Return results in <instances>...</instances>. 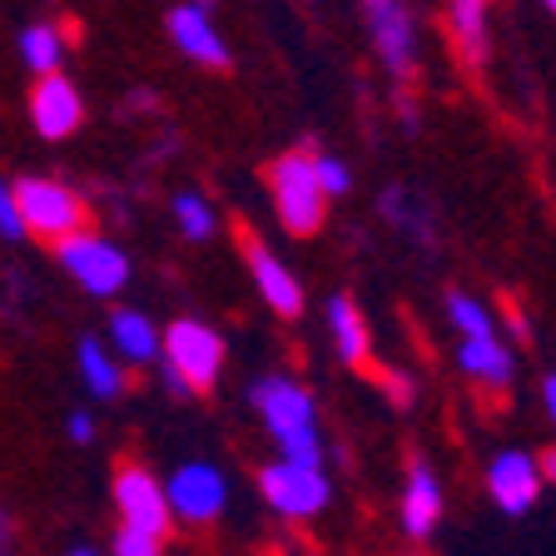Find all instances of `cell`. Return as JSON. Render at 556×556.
Masks as SVG:
<instances>
[{"label":"cell","mask_w":556,"mask_h":556,"mask_svg":"<svg viewBox=\"0 0 556 556\" xmlns=\"http://www.w3.org/2000/svg\"><path fill=\"white\" fill-rule=\"evenodd\" d=\"M258 497L289 521H308L328 507L333 486H328L324 463H303V457H274L258 467Z\"/></svg>","instance_id":"obj_4"},{"label":"cell","mask_w":556,"mask_h":556,"mask_svg":"<svg viewBox=\"0 0 556 556\" xmlns=\"http://www.w3.org/2000/svg\"><path fill=\"white\" fill-rule=\"evenodd\" d=\"M268 194H274L278 224L299 239L324 229L328 214V194L318 185V169H313V150H289L268 164Z\"/></svg>","instance_id":"obj_3"},{"label":"cell","mask_w":556,"mask_h":556,"mask_svg":"<svg viewBox=\"0 0 556 556\" xmlns=\"http://www.w3.org/2000/svg\"><path fill=\"white\" fill-rule=\"evenodd\" d=\"M55 258L90 299H115L129 283V254L119 243L104 239V233H90V229L65 233V239L55 243Z\"/></svg>","instance_id":"obj_5"},{"label":"cell","mask_w":556,"mask_h":556,"mask_svg":"<svg viewBox=\"0 0 556 556\" xmlns=\"http://www.w3.org/2000/svg\"><path fill=\"white\" fill-rule=\"evenodd\" d=\"M542 5H546V11H552V15H556V0H542Z\"/></svg>","instance_id":"obj_34"},{"label":"cell","mask_w":556,"mask_h":556,"mask_svg":"<svg viewBox=\"0 0 556 556\" xmlns=\"http://www.w3.org/2000/svg\"><path fill=\"white\" fill-rule=\"evenodd\" d=\"M65 556H100L94 546H75V552H65Z\"/></svg>","instance_id":"obj_32"},{"label":"cell","mask_w":556,"mask_h":556,"mask_svg":"<svg viewBox=\"0 0 556 556\" xmlns=\"http://www.w3.org/2000/svg\"><path fill=\"white\" fill-rule=\"evenodd\" d=\"M542 486H546V477H542V467H536L532 452L507 447L486 463V497L497 502V511H507V517L532 511L536 497H542Z\"/></svg>","instance_id":"obj_10"},{"label":"cell","mask_w":556,"mask_h":556,"mask_svg":"<svg viewBox=\"0 0 556 556\" xmlns=\"http://www.w3.org/2000/svg\"><path fill=\"white\" fill-rule=\"evenodd\" d=\"M85 119V100L75 90L65 70H50V75H35L30 90V125L40 139H70Z\"/></svg>","instance_id":"obj_11"},{"label":"cell","mask_w":556,"mask_h":556,"mask_svg":"<svg viewBox=\"0 0 556 556\" xmlns=\"http://www.w3.org/2000/svg\"><path fill=\"white\" fill-rule=\"evenodd\" d=\"M542 403H546V417H552V428H556V372H546V382H542Z\"/></svg>","instance_id":"obj_29"},{"label":"cell","mask_w":556,"mask_h":556,"mask_svg":"<svg viewBox=\"0 0 556 556\" xmlns=\"http://www.w3.org/2000/svg\"><path fill=\"white\" fill-rule=\"evenodd\" d=\"M249 407L268 428L278 457H303V463H324V438H318V403L289 372H264L249 382Z\"/></svg>","instance_id":"obj_1"},{"label":"cell","mask_w":556,"mask_h":556,"mask_svg":"<svg viewBox=\"0 0 556 556\" xmlns=\"http://www.w3.org/2000/svg\"><path fill=\"white\" fill-rule=\"evenodd\" d=\"M442 313H447V324L457 328V333H463V338L497 333V318H492V308H486L482 299H472V293H447V303H442Z\"/></svg>","instance_id":"obj_21"},{"label":"cell","mask_w":556,"mask_h":556,"mask_svg":"<svg viewBox=\"0 0 556 556\" xmlns=\"http://www.w3.org/2000/svg\"><path fill=\"white\" fill-rule=\"evenodd\" d=\"M486 11H492V0H447L452 40L467 55V65H482L486 60Z\"/></svg>","instance_id":"obj_19"},{"label":"cell","mask_w":556,"mask_h":556,"mask_svg":"<svg viewBox=\"0 0 556 556\" xmlns=\"http://www.w3.org/2000/svg\"><path fill=\"white\" fill-rule=\"evenodd\" d=\"M388 397H393L397 407H407V403H413V382L397 378V372H393V378H388Z\"/></svg>","instance_id":"obj_28"},{"label":"cell","mask_w":556,"mask_h":556,"mask_svg":"<svg viewBox=\"0 0 556 556\" xmlns=\"http://www.w3.org/2000/svg\"><path fill=\"white\" fill-rule=\"evenodd\" d=\"M164 30H169L174 50L185 60H194V65H208V70L229 65V40L219 35L214 15H208L204 5H194V0H179V5L164 15Z\"/></svg>","instance_id":"obj_12"},{"label":"cell","mask_w":556,"mask_h":556,"mask_svg":"<svg viewBox=\"0 0 556 556\" xmlns=\"http://www.w3.org/2000/svg\"><path fill=\"white\" fill-rule=\"evenodd\" d=\"M313 169H318V185H324L328 199H343L353 189V169L343 160H333V154H313Z\"/></svg>","instance_id":"obj_25"},{"label":"cell","mask_w":556,"mask_h":556,"mask_svg":"<svg viewBox=\"0 0 556 556\" xmlns=\"http://www.w3.org/2000/svg\"><path fill=\"white\" fill-rule=\"evenodd\" d=\"M15 208L30 239H50L60 243L65 233L85 229V199L60 179H15Z\"/></svg>","instance_id":"obj_6"},{"label":"cell","mask_w":556,"mask_h":556,"mask_svg":"<svg viewBox=\"0 0 556 556\" xmlns=\"http://www.w3.org/2000/svg\"><path fill=\"white\" fill-rule=\"evenodd\" d=\"M164 497H169V511L179 521L208 527V521H219L224 507H229V477L214 463H179L164 477Z\"/></svg>","instance_id":"obj_7"},{"label":"cell","mask_w":556,"mask_h":556,"mask_svg":"<svg viewBox=\"0 0 556 556\" xmlns=\"http://www.w3.org/2000/svg\"><path fill=\"white\" fill-rule=\"evenodd\" d=\"M110 348H115L125 363L150 368V363H160V353H164V333H160V324H154L150 313L115 308L110 313Z\"/></svg>","instance_id":"obj_15"},{"label":"cell","mask_w":556,"mask_h":556,"mask_svg":"<svg viewBox=\"0 0 556 556\" xmlns=\"http://www.w3.org/2000/svg\"><path fill=\"white\" fill-rule=\"evenodd\" d=\"M457 368L472 382H482V388H507L517 363H511V348L497 333H482V338H463L457 343Z\"/></svg>","instance_id":"obj_17"},{"label":"cell","mask_w":556,"mask_h":556,"mask_svg":"<svg viewBox=\"0 0 556 556\" xmlns=\"http://www.w3.org/2000/svg\"><path fill=\"white\" fill-rule=\"evenodd\" d=\"M243 258H249V274H254V289L264 293V303L278 313V318H299L303 313V283L283 258L268 249L264 239H243Z\"/></svg>","instance_id":"obj_13"},{"label":"cell","mask_w":556,"mask_h":556,"mask_svg":"<svg viewBox=\"0 0 556 556\" xmlns=\"http://www.w3.org/2000/svg\"><path fill=\"white\" fill-rule=\"evenodd\" d=\"M536 467H542V477H546V486L556 482V447L546 452V457H536Z\"/></svg>","instance_id":"obj_30"},{"label":"cell","mask_w":556,"mask_h":556,"mask_svg":"<svg viewBox=\"0 0 556 556\" xmlns=\"http://www.w3.org/2000/svg\"><path fill=\"white\" fill-rule=\"evenodd\" d=\"M11 552V517H5V507H0V556Z\"/></svg>","instance_id":"obj_31"},{"label":"cell","mask_w":556,"mask_h":556,"mask_svg":"<svg viewBox=\"0 0 556 556\" xmlns=\"http://www.w3.org/2000/svg\"><path fill=\"white\" fill-rule=\"evenodd\" d=\"M110 556H164V536L160 532H144V527H129V521H119Z\"/></svg>","instance_id":"obj_24"},{"label":"cell","mask_w":556,"mask_h":556,"mask_svg":"<svg viewBox=\"0 0 556 556\" xmlns=\"http://www.w3.org/2000/svg\"><path fill=\"white\" fill-rule=\"evenodd\" d=\"M378 208H382V219L393 224V229H407L417 243H422V249L432 243V224L417 214V204H413V194H407V189H382Z\"/></svg>","instance_id":"obj_22"},{"label":"cell","mask_w":556,"mask_h":556,"mask_svg":"<svg viewBox=\"0 0 556 556\" xmlns=\"http://www.w3.org/2000/svg\"><path fill=\"white\" fill-rule=\"evenodd\" d=\"M174 224H179V233L194 243H204L208 233H214V204H208L204 194H174Z\"/></svg>","instance_id":"obj_23"},{"label":"cell","mask_w":556,"mask_h":556,"mask_svg":"<svg viewBox=\"0 0 556 556\" xmlns=\"http://www.w3.org/2000/svg\"><path fill=\"white\" fill-rule=\"evenodd\" d=\"M224 372V338L219 328L199 324V318H179L164 328V353H160V378L169 393H208Z\"/></svg>","instance_id":"obj_2"},{"label":"cell","mask_w":556,"mask_h":556,"mask_svg":"<svg viewBox=\"0 0 556 556\" xmlns=\"http://www.w3.org/2000/svg\"><path fill=\"white\" fill-rule=\"evenodd\" d=\"M75 358H80V378H85V388H90V397H100V403L125 397L129 372H125V358H119L110 343H100V338H80Z\"/></svg>","instance_id":"obj_16"},{"label":"cell","mask_w":556,"mask_h":556,"mask_svg":"<svg viewBox=\"0 0 556 556\" xmlns=\"http://www.w3.org/2000/svg\"><path fill=\"white\" fill-rule=\"evenodd\" d=\"M194 5H204V11H214V0H194Z\"/></svg>","instance_id":"obj_33"},{"label":"cell","mask_w":556,"mask_h":556,"mask_svg":"<svg viewBox=\"0 0 556 556\" xmlns=\"http://www.w3.org/2000/svg\"><path fill=\"white\" fill-rule=\"evenodd\" d=\"M397 517H403V532L407 536H432V527L442 521V482L428 463H413L407 467V482H403V502H397Z\"/></svg>","instance_id":"obj_14"},{"label":"cell","mask_w":556,"mask_h":556,"mask_svg":"<svg viewBox=\"0 0 556 556\" xmlns=\"http://www.w3.org/2000/svg\"><path fill=\"white\" fill-rule=\"evenodd\" d=\"M324 313H328V333H333L338 358H343L348 368H363V358H368V324H363L358 303L348 299V293H333Z\"/></svg>","instance_id":"obj_18"},{"label":"cell","mask_w":556,"mask_h":556,"mask_svg":"<svg viewBox=\"0 0 556 556\" xmlns=\"http://www.w3.org/2000/svg\"><path fill=\"white\" fill-rule=\"evenodd\" d=\"M363 21H368L372 50L393 80H413L417 65V25L403 0H363Z\"/></svg>","instance_id":"obj_8"},{"label":"cell","mask_w":556,"mask_h":556,"mask_svg":"<svg viewBox=\"0 0 556 556\" xmlns=\"http://www.w3.org/2000/svg\"><path fill=\"white\" fill-rule=\"evenodd\" d=\"M115 511L129 527H144V532H169V497H164V482L139 463H119L115 467Z\"/></svg>","instance_id":"obj_9"},{"label":"cell","mask_w":556,"mask_h":556,"mask_svg":"<svg viewBox=\"0 0 556 556\" xmlns=\"http://www.w3.org/2000/svg\"><path fill=\"white\" fill-rule=\"evenodd\" d=\"M65 438L70 442H90L94 438V417L85 413V407H75V413L65 417Z\"/></svg>","instance_id":"obj_27"},{"label":"cell","mask_w":556,"mask_h":556,"mask_svg":"<svg viewBox=\"0 0 556 556\" xmlns=\"http://www.w3.org/2000/svg\"><path fill=\"white\" fill-rule=\"evenodd\" d=\"M15 46H21V60L30 65V75H50V70L65 65V30L50 25V21L25 25Z\"/></svg>","instance_id":"obj_20"},{"label":"cell","mask_w":556,"mask_h":556,"mask_svg":"<svg viewBox=\"0 0 556 556\" xmlns=\"http://www.w3.org/2000/svg\"><path fill=\"white\" fill-rule=\"evenodd\" d=\"M0 239H5V243H21L25 239L21 208H15V185H5V179H0Z\"/></svg>","instance_id":"obj_26"}]
</instances>
